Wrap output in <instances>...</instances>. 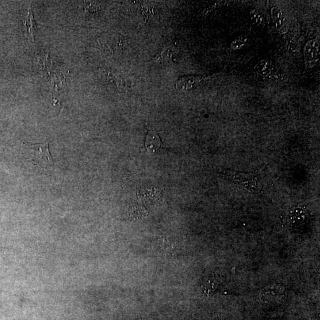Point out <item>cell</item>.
Masks as SVG:
<instances>
[{
    "label": "cell",
    "instance_id": "5bb4252c",
    "mask_svg": "<svg viewBox=\"0 0 320 320\" xmlns=\"http://www.w3.org/2000/svg\"><path fill=\"white\" fill-rule=\"evenodd\" d=\"M35 25L32 10H29V14L25 21V31L26 35L29 36L30 38H32L33 40L34 39L33 38V29L35 28Z\"/></svg>",
    "mask_w": 320,
    "mask_h": 320
},
{
    "label": "cell",
    "instance_id": "277c9868",
    "mask_svg": "<svg viewBox=\"0 0 320 320\" xmlns=\"http://www.w3.org/2000/svg\"><path fill=\"white\" fill-rule=\"evenodd\" d=\"M308 216L307 211L303 208H294L289 211L286 222L291 228L298 229L306 224Z\"/></svg>",
    "mask_w": 320,
    "mask_h": 320
},
{
    "label": "cell",
    "instance_id": "7a4b0ae2",
    "mask_svg": "<svg viewBox=\"0 0 320 320\" xmlns=\"http://www.w3.org/2000/svg\"><path fill=\"white\" fill-rule=\"evenodd\" d=\"M26 147L33 164L44 167H51L53 164L48 143L34 144L27 143Z\"/></svg>",
    "mask_w": 320,
    "mask_h": 320
},
{
    "label": "cell",
    "instance_id": "5b68a950",
    "mask_svg": "<svg viewBox=\"0 0 320 320\" xmlns=\"http://www.w3.org/2000/svg\"><path fill=\"white\" fill-rule=\"evenodd\" d=\"M304 58L307 68H313L319 61V44L317 40L308 42L304 48Z\"/></svg>",
    "mask_w": 320,
    "mask_h": 320
},
{
    "label": "cell",
    "instance_id": "8fae6325",
    "mask_svg": "<svg viewBox=\"0 0 320 320\" xmlns=\"http://www.w3.org/2000/svg\"><path fill=\"white\" fill-rule=\"evenodd\" d=\"M175 53L174 48L164 47L161 52L155 56V61L157 62L164 61L165 60L171 59L172 56Z\"/></svg>",
    "mask_w": 320,
    "mask_h": 320
},
{
    "label": "cell",
    "instance_id": "6da1fadb",
    "mask_svg": "<svg viewBox=\"0 0 320 320\" xmlns=\"http://www.w3.org/2000/svg\"><path fill=\"white\" fill-rule=\"evenodd\" d=\"M225 176L226 179L237 183L250 192L258 193L262 189L261 179L255 173L226 170Z\"/></svg>",
    "mask_w": 320,
    "mask_h": 320
},
{
    "label": "cell",
    "instance_id": "9a60e30c",
    "mask_svg": "<svg viewBox=\"0 0 320 320\" xmlns=\"http://www.w3.org/2000/svg\"><path fill=\"white\" fill-rule=\"evenodd\" d=\"M252 22L255 25L259 26H264L265 19L264 15L258 10H253L251 11Z\"/></svg>",
    "mask_w": 320,
    "mask_h": 320
},
{
    "label": "cell",
    "instance_id": "4fadbf2b",
    "mask_svg": "<svg viewBox=\"0 0 320 320\" xmlns=\"http://www.w3.org/2000/svg\"><path fill=\"white\" fill-rule=\"evenodd\" d=\"M155 247L159 252L164 253V254H170L172 252V249H174L173 246L165 240L158 241Z\"/></svg>",
    "mask_w": 320,
    "mask_h": 320
},
{
    "label": "cell",
    "instance_id": "9c48e42d",
    "mask_svg": "<svg viewBox=\"0 0 320 320\" xmlns=\"http://www.w3.org/2000/svg\"><path fill=\"white\" fill-rule=\"evenodd\" d=\"M201 83V79L199 77H183L177 81L176 85L178 90H188L198 86Z\"/></svg>",
    "mask_w": 320,
    "mask_h": 320
},
{
    "label": "cell",
    "instance_id": "3957f363",
    "mask_svg": "<svg viewBox=\"0 0 320 320\" xmlns=\"http://www.w3.org/2000/svg\"><path fill=\"white\" fill-rule=\"evenodd\" d=\"M103 47L114 55H120L124 48V37L119 33H111L104 35L100 39Z\"/></svg>",
    "mask_w": 320,
    "mask_h": 320
},
{
    "label": "cell",
    "instance_id": "8992f818",
    "mask_svg": "<svg viewBox=\"0 0 320 320\" xmlns=\"http://www.w3.org/2000/svg\"><path fill=\"white\" fill-rule=\"evenodd\" d=\"M101 77L107 84L113 86L114 89L120 92H123L127 89V84L121 75L116 72L110 70L103 71Z\"/></svg>",
    "mask_w": 320,
    "mask_h": 320
},
{
    "label": "cell",
    "instance_id": "ba28073f",
    "mask_svg": "<svg viewBox=\"0 0 320 320\" xmlns=\"http://www.w3.org/2000/svg\"><path fill=\"white\" fill-rule=\"evenodd\" d=\"M146 148L148 152L150 153H156L164 148L160 137L155 131H150L146 139Z\"/></svg>",
    "mask_w": 320,
    "mask_h": 320
},
{
    "label": "cell",
    "instance_id": "7c38bea8",
    "mask_svg": "<svg viewBox=\"0 0 320 320\" xmlns=\"http://www.w3.org/2000/svg\"><path fill=\"white\" fill-rule=\"evenodd\" d=\"M249 39L246 36H240L232 42L231 48L232 50L243 49L249 44Z\"/></svg>",
    "mask_w": 320,
    "mask_h": 320
},
{
    "label": "cell",
    "instance_id": "30bf717a",
    "mask_svg": "<svg viewBox=\"0 0 320 320\" xmlns=\"http://www.w3.org/2000/svg\"><path fill=\"white\" fill-rule=\"evenodd\" d=\"M273 65L267 60H263L255 66V70L258 74L263 77H267L272 72Z\"/></svg>",
    "mask_w": 320,
    "mask_h": 320
},
{
    "label": "cell",
    "instance_id": "52a82bcc",
    "mask_svg": "<svg viewBox=\"0 0 320 320\" xmlns=\"http://www.w3.org/2000/svg\"><path fill=\"white\" fill-rule=\"evenodd\" d=\"M271 13L277 31L280 34H285L288 31L289 25L283 11L278 7H274L271 9Z\"/></svg>",
    "mask_w": 320,
    "mask_h": 320
}]
</instances>
